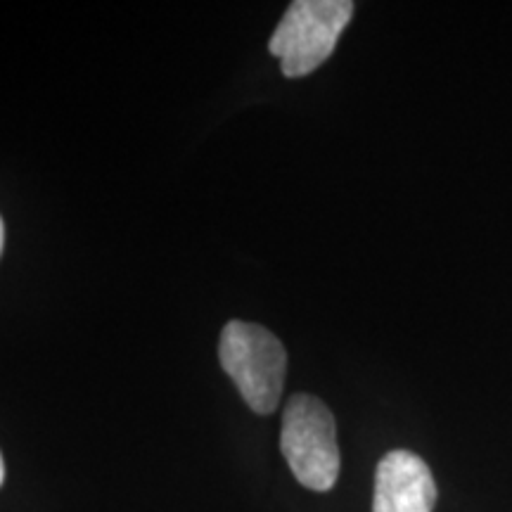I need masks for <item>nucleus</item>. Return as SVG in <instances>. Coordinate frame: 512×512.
Listing matches in <instances>:
<instances>
[{
	"instance_id": "nucleus-6",
	"label": "nucleus",
	"mask_w": 512,
	"mask_h": 512,
	"mask_svg": "<svg viewBox=\"0 0 512 512\" xmlns=\"http://www.w3.org/2000/svg\"><path fill=\"white\" fill-rule=\"evenodd\" d=\"M3 242H5V228H3V219H0V254H3Z\"/></svg>"
},
{
	"instance_id": "nucleus-5",
	"label": "nucleus",
	"mask_w": 512,
	"mask_h": 512,
	"mask_svg": "<svg viewBox=\"0 0 512 512\" xmlns=\"http://www.w3.org/2000/svg\"><path fill=\"white\" fill-rule=\"evenodd\" d=\"M5 482V460H3V453H0V486Z\"/></svg>"
},
{
	"instance_id": "nucleus-4",
	"label": "nucleus",
	"mask_w": 512,
	"mask_h": 512,
	"mask_svg": "<svg viewBox=\"0 0 512 512\" xmlns=\"http://www.w3.org/2000/svg\"><path fill=\"white\" fill-rule=\"evenodd\" d=\"M437 484L425 460L411 451H389L375 472L373 512H432Z\"/></svg>"
},
{
	"instance_id": "nucleus-2",
	"label": "nucleus",
	"mask_w": 512,
	"mask_h": 512,
	"mask_svg": "<svg viewBox=\"0 0 512 512\" xmlns=\"http://www.w3.org/2000/svg\"><path fill=\"white\" fill-rule=\"evenodd\" d=\"M351 0H297L275 27L268 50L290 79L306 76L335 50L339 36L354 17Z\"/></svg>"
},
{
	"instance_id": "nucleus-3",
	"label": "nucleus",
	"mask_w": 512,
	"mask_h": 512,
	"mask_svg": "<svg viewBox=\"0 0 512 512\" xmlns=\"http://www.w3.org/2000/svg\"><path fill=\"white\" fill-rule=\"evenodd\" d=\"M280 451L299 484L330 491L339 477L337 425L330 408L311 394H294L283 413Z\"/></svg>"
},
{
	"instance_id": "nucleus-1",
	"label": "nucleus",
	"mask_w": 512,
	"mask_h": 512,
	"mask_svg": "<svg viewBox=\"0 0 512 512\" xmlns=\"http://www.w3.org/2000/svg\"><path fill=\"white\" fill-rule=\"evenodd\" d=\"M219 358L254 413L268 415L278 408L287 354L273 332L245 320H230L221 332Z\"/></svg>"
}]
</instances>
